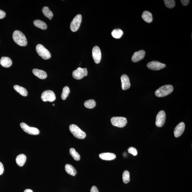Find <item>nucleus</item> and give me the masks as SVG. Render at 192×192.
<instances>
[{"instance_id": "obj_1", "label": "nucleus", "mask_w": 192, "mask_h": 192, "mask_svg": "<svg viewBox=\"0 0 192 192\" xmlns=\"http://www.w3.org/2000/svg\"><path fill=\"white\" fill-rule=\"evenodd\" d=\"M14 41L17 44L21 46H25L27 45V40L24 34L21 31L15 30L13 35Z\"/></svg>"}, {"instance_id": "obj_2", "label": "nucleus", "mask_w": 192, "mask_h": 192, "mask_svg": "<svg viewBox=\"0 0 192 192\" xmlns=\"http://www.w3.org/2000/svg\"><path fill=\"white\" fill-rule=\"evenodd\" d=\"M173 89L174 88L171 85H165L156 91L155 95L158 97H165L171 94L173 92Z\"/></svg>"}, {"instance_id": "obj_3", "label": "nucleus", "mask_w": 192, "mask_h": 192, "mask_svg": "<svg viewBox=\"0 0 192 192\" xmlns=\"http://www.w3.org/2000/svg\"><path fill=\"white\" fill-rule=\"evenodd\" d=\"M69 130L72 134L76 138L83 139L86 137V133L80 129L76 125H71L69 127Z\"/></svg>"}, {"instance_id": "obj_4", "label": "nucleus", "mask_w": 192, "mask_h": 192, "mask_svg": "<svg viewBox=\"0 0 192 192\" xmlns=\"http://www.w3.org/2000/svg\"><path fill=\"white\" fill-rule=\"evenodd\" d=\"M36 51L38 55L44 60L49 59L51 57L50 52L41 44L37 45Z\"/></svg>"}, {"instance_id": "obj_5", "label": "nucleus", "mask_w": 192, "mask_h": 192, "mask_svg": "<svg viewBox=\"0 0 192 192\" xmlns=\"http://www.w3.org/2000/svg\"><path fill=\"white\" fill-rule=\"evenodd\" d=\"M111 122L114 126L122 128L127 124V120L126 118L122 117H114L111 119Z\"/></svg>"}, {"instance_id": "obj_6", "label": "nucleus", "mask_w": 192, "mask_h": 192, "mask_svg": "<svg viewBox=\"0 0 192 192\" xmlns=\"http://www.w3.org/2000/svg\"><path fill=\"white\" fill-rule=\"evenodd\" d=\"M41 99L43 101L52 102L56 99L55 93L51 90H47L42 93L41 95Z\"/></svg>"}, {"instance_id": "obj_7", "label": "nucleus", "mask_w": 192, "mask_h": 192, "mask_svg": "<svg viewBox=\"0 0 192 192\" xmlns=\"http://www.w3.org/2000/svg\"><path fill=\"white\" fill-rule=\"evenodd\" d=\"M88 75V70L86 68L82 69L78 67L73 72L72 76L74 79L77 80H80L83 77L86 76Z\"/></svg>"}, {"instance_id": "obj_8", "label": "nucleus", "mask_w": 192, "mask_h": 192, "mask_svg": "<svg viewBox=\"0 0 192 192\" xmlns=\"http://www.w3.org/2000/svg\"><path fill=\"white\" fill-rule=\"evenodd\" d=\"M20 126L23 130L28 134L31 135H37L40 134V131L38 128L29 126L24 122L20 124Z\"/></svg>"}, {"instance_id": "obj_9", "label": "nucleus", "mask_w": 192, "mask_h": 192, "mask_svg": "<svg viewBox=\"0 0 192 192\" xmlns=\"http://www.w3.org/2000/svg\"><path fill=\"white\" fill-rule=\"evenodd\" d=\"M82 21L81 15H76L72 20L70 25V29L73 32H76L78 30Z\"/></svg>"}, {"instance_id": "obj_10", "label": "nucleus", "mask_w": 192, "mask_h": 192, "mask_svg": "<svg viewBox=\"0 0 192 192\" xmlns=\"http://www.w3.org/2000/svg\"><path fill=\"white\" fill-rule=\"evenodd\" d=\"M166 120V114L165 111L161 110L158 113L156 117V125L158 128L164 126Z\"/></svg>"}, {"instance_id": "obj_11", "label": "nucleus", "mask_w": 192, "mask_h": 192, "mask_svg": "<svg viewBox=\"0 0 192 192\" xmlns=\"http://www.w3.org/2000/svg\"><path fill=\"white\" fill-rule=\"evenodd\" d=\"M147 67L151 70L158 71L165 68L166 65L157 61H153L148 63Z\"/></svg>"}, {"instance_id": "obj_12", "label": "nucleus", "mask_w": 192, "mask_h": 192, "mask_svg": "<svg viewBox=\"0 0 192 192\" xmlns=\"http://www.w3.org/2000/svg\"><path fill=\"white\" fill-rule=\"evenodd\" d=\"M92 55L95 62L97 64H99L101 60V53L100 48L98 46H95L93 48Z\"/></svg>"}, {"instance_id": "obj_13", "label": "nucleus", "mask_w": 192, "mask_h": 192, "mask_svg": "<svg viewBox=\"0 0 192 192\" xmlns=\"http://www.w3.org/2000/svg\"><path fill=\"white\" fill-rule=\"evenodd\" d=\"M145 51L141 50L134 53L132 57V61L134 62L141 61L145 57Z\"/></svg>"}, {"instance_id": "obj_14", "label": "nucleus", "mask_w": 192, "mask_h": 192, "mask_svg": "<svg viewBox=\"0 0 192 192\" xmlns=\"http://www.w3.org/2000/svg\"><path fill=\"white\" fill-rule=\"evenodd\" d=\"M185 129V124L183 122H181L176 127L174 130L175 137L177 138L180 137L183 134Z\"/></svg>"}, {"instance_id": "obj_15", "label": "nucleus", "mask_w": 192, "mask_h": 192, "mask_svg": "<svg viewBox=\"0 0 192 192\" xmlns=\"http://www.w3.org/2000/svg\"><path fill=\"white\" fill-rule=\"evenodd\" d=\"M122 83V88L123 90H126L130 87L131 84L130 82L129 77L126 74H123L121 78Z\"/></svg>"}, {"instance_id": "obj_16", "label": "nucleus", "mask_w": 192, "mask_h": 192, "mask_svg": "<svg viewBox=\"0 0 192 192\" xmlns=\"http://www.w3.org/2000/svg\"><path fill=\"white\" fill-rule=\"evenodd\" d=\"M100 158L105 160H114L116 158V155L114 153H104L99 155Z\"/></svg>"}, {"instance_id": "obj_17", "label": "nucleus", "mask_w": 192, "mask_h": 192, "mask_svg": "<svg viewBox=\"0 0 192 192\" xmlns=\"http://www.w3.org/2000/svg\"><path fill=\"white\" fill-rule=\"evenodd\" d=\"M32 73L36 76L42 80L46 79L47 76V74L45 71L40 69H34Z\"/></svg>"}, {"instance_id": "obj_18", "label": "nucleus", "mask_w": 192, "mask_h": 192, "mask_svg": "<svg viewBox=\"0 0 192 192\" xmlns=\"http://www.w3.org/2000/svg\"><path fill=\"white\" fill-rule=\"evenodd\" d=\"M0 64L3 67L9 68L12 66V62L9 57H3L0 60Z\"/></svg>"}, {"instance_id": "obj_19", "label": "nucleus", "mask_w": 192, "mask_h": 192, "mask_svg": "<svg viewBox=\"0 0 192 192\" xmlns=\"http://www.w3.org/2000/svg\"><path fill=\"white\" fill-rule=\"evenodd\" d=\"M26 160V157L25 155L20 154L16 157V164L19 167H22L25 164Z\"/></svg>"}, {"instance_id": "obj_20", "label": "nucleus", "mask_w": 192, "mask_h": 192, "mask_svg": "<svg viewBox=\"0 0 192 192\" xmlns=\"http://www.w3.org/2000/svg\"><path fill=\"white\" fill-rule=\"evenodd\" d=\"M142 17L145 22L149 23L153 21L152 14L147 11H145L142 13Z\"/></svg>"}, {"instance_id": "obj_21", "label": "nucleus", "mask_w": 192, "mask_h": 192, "mask_svg": "<svg viewBox=\"0 0 192 192\" xmlns=\"http://www.w3.org/2000/svg\"><path fill=\"white\" fill-rule=\"evenodd\" d=\"M65 169L66 172L71 176H74L77 174L76 170L72 165H69V164H67L65 167Z\"/></svg>"}, {"instance_id": "obj_22", "label": "nucleus", "mask_w": 192, "mask_h": 192, "mask_svg": "<svg viewBox=\"0 0 192 192\" xmlns=\"http://www.w3.org/2000/svg\"><path fill=\"white\" fill-rule=\"evenodd\" d=\"M14 89L17 92L21 95L24 97H26L28 95V92L25 88L18 85H15L14 86Z\"/></svg>"}, {"instance_id": "obj_23", "label": "nucleus", "mask_w": 192, "mask_h": 192, "mask_svg": "<svg viewBox=\"0 0 192 192\" xmlns=\"http://www.w3.org/2000/svg\"><path fill=\"white\" fill-rule=\"evenodd\" d=\"M34 24L36 27L39 28L42 30H45L47 28V25L46 23L39 20H35L34 21Z\"/></svg>"}, {"instance_id": "obj_24", "label": "nucleus", "mask_w": 192, "mask_h": 192, "mask_svg": "<svg viewBox=\"0 0 192 192\" xmlns=\"http://www.w3.org/2000/svg\"><path fill=\"white\" fill-rule=\"evenodd\" d=\"M42 12L44 15L49 20H51L53 16V14L50 9L47 7H45L42 9Z\"/></svg>"}, {"instance_id": "obj_25", "label": "nucleus", "mask_w": 192, "mask_h": 192, "mask_svg": "<svg viewBox=\"0 0 192 192\" xmlns=\"http://www.w3.org/2000/svg\"><path fill=\"white\" fill-rule=\"evenodd\" d=\"M123 34V32L121 29H115L112 31L111 35L113 38L119 39L122 37Z\"/></svg>"}, {"instance_id": "obj_26", "label": "nucleus", "mask_w": 192, "mask_h": 192, "mask_svg": "<svg viewBox=\"0 0 192 192\" xmlns=\"http://www.w3.org/2000/svg\"><path fill=\"white\" fill-rule=\"evenodd\" d=\"M70 154L72 156L74 160L79 161L80 160V154L75 151V149L71 148L69 150Z\"/></svg>"}, {"instance_id": "obj_27", "label": "nucleus", "mask_w": 192, "mask_h": 192, "mask_svg": "<svg viewBox=\"0 0 192 192\" xmlns=\"http://www.w3.org/2000/svg\"><path fill=\"white\" fill-rule=\"evenodd\" d=\"M95 101L93 99L89 100L85 102L84 105L88 109H93L96 106Z\"/></svg>"}, {"instance_id": "obj_28", "label": "nucleus", "mask_w": 192, "mask_h": 192, "mask_svg": "<svg viewBox=\"0 0 192 192\" xmlns=\"http://www.w3.org/2000/svg\"><path fill=\"white\" fill-rule=\"evenodd\" d=\"M70 92V89L68 86H66L63 88L61 95L62 99L63 100H66Z\"/></svg>"}, {"instance_id": "obj_29", "label": "nucleus", "mask_w": 192, "mask_h": 192, "mask_svg": "<svg viewBox=\"0 0 192 192\" xmlns=\"http://www.w3.org/2000/svg\"><path fill=\"white\" fill-rule=\"evenodd\" d=\"M122 179L124 183L125 184H128L130 182V173L128 170H125L123 172L122 174Z\"/></svg>"}, {"instance_id": "obj_30", "label": "nucleus", "mask_w": 192, "mask_h": 192, "mask_svg": "<svg viewBox=\"0 0 192 192\" xmlns=\"http://www.w3.org/2000/svg\"><path fill=\"white\" fill-rule=\"evenodd\" d=\"M165 5L168 8H173L176 5V2L174 0H165Z\"/></svg>"}, {"instance_id": "obj_31", "label": "nucleus", "mask_w": 192, "mask_h": 192, "mask_svg": "<svg viewBox=\"0 0 192 192\" xmlns=\"http://www.w3.org/2000/svg\"><path fill=\"white\" fill-rule=\"evenodd\" d=\"M128 153L132 154L134 156H136L137 155V151L135 148L130 147L128 149Z\"/></svg>"}, {"instance_id": "obj_32", "label": "nucleus", "mask_w": 192, "mask_h": 192, "mask_svg": "<svg viewBox=\"0 0 192 192\" xmlns=\"http://www.w3.org/2000/svg\"><path fill=\"white\" fill-rule=\"evenodd\" d=\"M6 16L5 12L2 10H0V19H3Z\"/></svg>"}, {"instance_id": "obj_33", "label": "nucleus", "mask_w": 192, "mask_h": 192, "mask_svg": "<svg viewBox=\"0 0 192 192\" xmlns=\"http://www.w3.org/2000/svg\"><path fill=\"white\" fill-rule=\"evenodd\" d=\"M4 171V167L3 164L0 162V175H2Z\"/></svg>"}, {"instance_id": "obj_34", "label": "nucleus", "mask_w": 192, "mask_h": 192, "mask_svg": "<svg viewBox=\"0 0 192 192\" xmlns=\"http://www.w3.org/2000/svg\"><path fill=\"white\" fill-rule=\"evenodd\" d=\"M181 2L182 3V5L187 6L188 5L190 1H189V0H182V1H181Z\"/></svg>"}, {"instance_id": "obj_35", "label": "nucleus", "mask_w": 192, "mask_h": 192, "mask_svg": "<svg viewBox=\"0 0 192 192\" xmlns=\"http://www.w3.org/2000/svg\"><path fill=\"white\" fill-rule=\"evenodd\" d=\"M91 192H99L98 189L95 186H93L91 189Z\"/></svg>"}, {"instance_id": "obj_36", "label": "nucleus", "mask_w": 192, "mask_h": 192, "mask_svg": "<svg viewBox=\"0 0 192 192\" xmlns=\"http://www.w3.org/2000/svg\"><path fill=\"white\" fill-rule=\"evenodd\" d=\"M24 192H33V191L32 190L27 189L25 190Z\"/></svg>"}, {"instance_id": "obj_37", "label": "nucleus", "mask_w": 192, "mask_h": 192, "mask_svg": "<svg viewBox=\"0 0 192 192\" xmlns=\"http://www.w3.org/2000/svg\"><path fill=\"white\" fill-rule=\"evenodd\" d=\"M53 106H55V105H54V104H53Z\"/></svg>"}]
</instances>
